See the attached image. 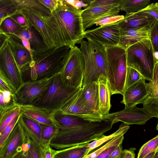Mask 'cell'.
Returning a JSON list of instances; mask_svg holds the SVG:
<instances>
[{"instance_id": "6da1fadb", "label": "cell", "mask_w": 158, "mask_h": 158, "mask_svg": "<svg viewBox=\"0 0 158 158\" xmlns=\"http://www.w3.org/2000/svg\"><path fill=\"white\" fill-rule=\"evenodd\" d=\"M82 10L64 0H58L50 16L40 18L55 48L68 46L71 48L81 43L85 32L81 16Z\"/></svg>"}, {"instance_id": "7a4b0ae2", "label": "cell", "mask_w": 158, "mask_h": 158, "mask_svg": "<svg viewBox=\"0 0 158 158\" xmlns=\"http://www.w3.org/2000/svg\"><path fill=\"white\" fill-rule=\"evenodd\" d=\"M113 124L111 122L103 119L81 126L57 127L58 132L51 139L50 144L52 148L59 150L89 143L102 138Z\"/></svg>"}, {"instance_id": "3957f363", "label": "cell", "mask_w": 158, "mask_h": 158, "mask_svg": "<svg viewBox=\"0 0 158 158\" xmlns=\"http://www.w3.org/2000/svg\"><path fill=\"white\" fill-rule=\"evenodd\" d=\"M70 49L68 46L53 48L33 55V60L20 70L23 83L49 79L60 73Z\"/></svg>"}, {"instance_id": "277c9868", "label": "cell", "mask_w": 158, "mask_h": 158, "mask_svg": "<svg viewBox=\"0 0 158 158\" xmlns=\"http://www.w3.org/2000/svg\"><path fill=\"white\" fill-rule=\"evenodd\" d=\"M80 49L85 62V71L82 87L103 75L107 78L108 68L105 47L89 39L83 40Z\"/></svg>"}, {"instance_id": "5b68a950", "label": "cell", "mask_w": 158, "mask_h": 158, "mask_svg": "<svg viewBox=\"0 0 158 158\" xmlns=\"http://www.w3.org/2000/svg\"><path fill=\"white\" fill-rule=\"evenodd\" d=\"M127 67L136 70L143 79L152 81L156 64L150 39L140 40L126 49Z\"/></svg>"}, {"instance_id": "8992f818", "label": "cell", "mask_w": 158, "mask_h": 158, "mask_svg": "<svg viewBox=\"0 0 158 158\" xmlns=\"http://www.w3.org/2000/svg\"><path fill=\"white\" fill-rule=\"evenodd\" d=\"M107 64V79L111 95L123 94L125 90L127 73L126 50L118 46L105 47Z\"/></svg>"}, {"instance_id": "52a82bcc", "label": "cell", "mask_w": 158, "mask_h": 158, "mask_svg": "<svg viewBox=\"0 0 158 158\" xmlns=\"http://www.w3.org/2000/svg\"><path fill=\"white\" fill-rule=\"evenodd\" d=\"M78 89L67 85L59 73L54 77L41 99L34 106L51 112L60 110Z\"/></svg>"}, {"instance_id": "ba28073f", "label": "cell", "mask_w": 158, "mask_h": 158, "mask_svg": "<svg viewBox=\"0 0 158 158\" xmlns=\"http://www.w3.org/2000/svg\"><path fill=\"white\" fill-rule=\"evenodd\" d=\"M84 71L83 57L80 48L75 46L71 48L65 55L60 73L67 85L79 89L82 87Z\"/></svg>"}, {"instance_id": "9c48e42d", "label": "cell", "mask_w": 158, "mask_h": 158, "mask_svg": "<svg viewBox=\"0 0 158 158\" xmlns=\"http://www.w3.org/2000/svg\"><path fill=\"white\" fill-rule=\"evenodd\" d=\"M121 0H92L89 5L83 10L81 14L84 31L94 24L99 18L113 14H118Z\"/></svg>"}, {"instance_id": "30bf717a", "label": "cell", "mask_w": 158, "mask_h": 158, "mask_svg": "<svg viewBox=\"0 0 158 158\" xmlns=\"http://www.w3.org/2000/svg\"><path fill=\"white\" fill-rule=\"evenodd\" d=\"M6 36V40L0 47V74L11 83L17 91L22 86L23 82L21 70L14 58Z\"/></svg>"}, {"instance_id": "8fae6325", "label": "cell", "mask_w": 158, "mask_h": 158, "mask_svg": "<svg viewBox=\"0 0 158 158\" xmlns=\"http://www.w3.org/2000/svg\"><path fill=\"white\" fill-rule=\"evenodd\" d=\"M54 77L24 82L14 94L16 103L21 106L35 105L44 95Z\"/></svg>"}, {"instance_id": "7c38bea8", "label": "cell", "mask_w": 158, "mask_h": 158, "mask_svg": "<svg viewBox=\"0 0 158 158\" xmlns=\"http://www.w3.org/2000/svg\"><path fill=\"white\" fill-rule=\"evenodd\" d=\"M60 110L63 114L76 116L90 122L103 120L102 115L91 110L85 105L82 97V87L71 95Z\"/></svg>"}, {"instance_id": "4fadbf2b", "label": "cell", "mask_w": 158, "mask_h": 158, "mask_svg": "<svg viewBox=\"0 0 158 158\" xmlns=\"http://www.w3.org/2000/svg\"><path fill=\"white\" fill-rule=\"evenodd\" d=\"M120 37V29L117 23L85 31L84 34V38L105 47L118 46Z\"/></svg>"}, {"instance_id": "5bb4252c", "label": "cell", "mask_w": 158, "mask_h": 158, "mask_svg": "<svg viewBox=\"0 0 158 158\" xmlns=\"http://www.w3.org/2000/svg\"><path fill=\"white\" fill-rule=\"evenodd\" d=\"M153 116L147 112L142 108L136 106L130 108H124L123 110L103 115V119L111 122L113 124L119 121L127 125H143Z\"/></svg>"}, {"instance_id": "9a60e30c", "label": "cell", "mask_w": 158, "mask_h": 158, "mask_svg": "<svg viewBox=\"0 0 158 158\" xmlns=\"http://www.w3.org/2000/svg\"><path fill=\"white\" fill-rule=\"evenodd\" d=\"M11 7L12 13L9 17L15 14H19L23 15L28 24L33 27L39 33L48 47L50 48H55L44 24L40 17L49 16L51 14L39 11H33L24 8L15 7L11 2Z\"/></svg>"}, {"instance_id": "2e32d148", "label": "cell", "mask_w": 158, "mask_h": 158, "mask_svg": "<svg viewBox=\"0 0 158 158\" xmlns=\"http://www.w3.org/2000/svg\"><path fill=\"white\" fill-rule=\"evenodd\" d=\"M26 141L22 127L18 120L8 137L0 147V158H12L22 149L23 145Z\"/></svg>"}, {"instance_id": "e0dca14e", "label": "cell", "mask_w": 158, "mask_h": 158, "mask_svg": "<svg viewBox=\"0 0 158 158\" xmlns=\"http://www.w3.org/2000/svg\"><path fill=\"white\" fill-rule=\"evenodd\" d=\"M121 103L125 105V108H130L142 103L149 94L145 80L141 79L131 86L125 89Z\"/></svg>"}, {"instance_id": "ac0fdd59", "label": "cell", "mask_w": 158, "mask_h": 158, "mask_svg": "<svg viewBox=\"0 0 158 158\" xmlns=\"http://www.w3.org/2000/svg\"><path fill=\"white\" fill-rule=\"evenodd\" d=\"M151 27L145 26L127 30L120 29V40L118 46L126 50L131 46L140 40L150 39Z\"/></svg>"}, {"instance_id": "d6986e66", "label": "cell", "mask_w": 158, "mask_h": 158, "mask_svg": "<svg viewBox=\"0 0 158 158\" xmlns=\"http://www.w3.org/2000/svg\"><path fill=\"white\" fill-rule=\"evenodd\" d=\"M156 20L149 15L140 11L126 14L123 19L117 23L120 29L127 30L143 27H152Z\"/></svg>"}, {"instance_id": "ffe728a7", "label": "cell", "mask_w": 158, "mask_h": 158, "mask_svg": "<svg viewBox=\"0 0 158 158\" xmlns=\"http://www.w3.org/2000/svg\"><path fill=\"white\" fill-rule=\"evenodd\" d=\"M6 34L14 58L20 70L32 61L31 56L28 51L23 45L20 39L12 34Z\"/></svg>"}, {"instance_id": "44dd1931", "label": "cell", "mask_w": 158, "mask_h": 158, "mask_svg": "<svg viewBox=\"0 0 158 158\" xmlns=\"http://www.w3.org/2000/svg\"><path fill=\"white\" fill-rule=\"evenodd\" d=\"M13 34L20 35L29 40L33 55L41 53L50 49L37 31L29 24L23 27L17 34Z\"/></svg>"}, {"instance_id": "7402d4cb", "label": "cell", "mask_w": 158, "mask_h": 158, "mask_svg": "<svg viewBox=\"0 0 158 158\" xmlns=\"http://www.w3.org/2000/svg\"><path fill=\"white\" fill-rule=\"evenodd\" d=\"M99 88V113L103 116L108 114L110 103L111 89L107 77L100 76L97 80Z\"/></svg>"}, {"instance_id": "603a6c76", "label": "cell", "mask_w": 158, "mask_h": 158, "mask_svg": "<svg viewBox=\"0 0 158 158\" xmlns=\"http://www.w3.org/2000/svg\"><path fill=\"white\" fill-rule=\"evenodd\" d=\"M20 111L21 114L40 123L56 126L53 118V112L33 105L21 106Z\"/></svg>"}, {"instance_id": "cb8c5ba5", "label": "cell", "mask_w": 158, "mask_h": 158, "mask_svg": "<svg viewBox=\"0 0 158 158\" xmlns=\"http://www.w3.org/2000/svg\"><path fill=\"white\" fill-rule=\"evenodd\" d=\"M82 97L87 107L99 113V88L97 81L91 82L82 87Z\"/></svg>"}, {"instance_id": "d4e9b609", "label": "cell", "mask_w": 158, "mask_h": 158, "mask_svg": "<svg viewBox=\"0 0 158 158\" xmlns=\"http://www.w3.org/2000/svg\"><path fill=\"white\" fill-rule=\"evenodd\" d=\"M89 143L78 145L68 148L52 150V158H84L89 154Z\"/></svg>"}, {"instance_id": "484cf974", "label": "cell", "mask_w": 158, "mask_h": 158, "mask_svg": "<svg viewBox=\"0 0 158 158\" xmlns=\"http://www.w3.org/2000/svg\"><path fill=\"white\" fill-rule=\"evenodd\" d=\"M53 118L57 127H72L84 125L90 122L76 116L63 114L60 110L53 113Z\"/></svg>"}, {"instance_id": "4316f807", "label": "cell", "mask_w": 158, "mask_h": 158, "mask_svg": "<svg viewBox=\"0 0 158 158\" xmlns=\"http://www.w3.org/2000/svg\"><path fill=\"white\" fill-rule=\"evenodd\" d=\"M27 141L30 145L29 152L31 158H44L42 148L40 140L19 119Z\"/></svg>"}, {"instance_id": "83f0119b", "label": "cell", "mask_w": 158, "mask_h": 158, "mask_svg": "<svg viewBox=\"0 0 158 158\" xmlns=\"http://www.w3.org/2000/svg\"><path fill=\"white\" fill-rule=\"evenodd\" d=\"M21 106L16 104L11 107L0 111V132L21 114Z\"/></svg>"}, {"instance_id": "f1b7e54d", "label": "cell", "mask_w": 158, "mask_h": 158, "mask_svg": "<svg viewBox=\"0 0 158 158\" xmlns=\"http://www.w3.org/2000/svg\"><path fill=\"white\" fill-rule=\"evenodd\" d=\"M150 2L149 0H121L120 10L126 14L134 13L145 8Z\"/></svg>"}, {"instance_id": "f546056e", "label": "cell", "mask_w": 158, "mask_h": 158, "mask_svg": "<svg viewBox=\"0 0 158 158\" xmlns=\"http://www.w3.org/2000/svg\"><path fill=\"white\" fill-rule=\"evenodd\" d=\"M129 127V125L123 123L115 132L108 136L104 135L102 138L89 143L88 145L89 153L94 149L109 141L116 136L122 134H124L128 130Z\"/></svg>"}, {"instance_id": "4dcf8cb0", "label": "cell", "mask_w": 158, "mask_h": 158, "mask_svg": "<svg viewBox=\"0 0 158 158\" xmlns=\"http://www.w3.org/2000/svg\"><path fill=\"white\" fill-rule=\"evenodd\" d=\"M23 27L11 18L7 17L0 23V33L7 34H17Z\"/></svg>"}, {"instance_id": "1f68e13d", "label": "cell", "mask_w": 158, "mask_h": 158, "mask_svg": "<svg viewBox=\"0 0 158 158\" xmlns=\"http://www.w3.org/2000/svg\"><path fill=\"white\" fill-rule=\"evenodd\" d=\"M19 119L39 140L41 139V130L40 123L35 120L21 113Z\"/></svg>"}, {"instance_id": "d6a6232c", "label": "cell", "mask_w": 158, "mask_h": 158, "mask_svg": "<svg viewBox=\"0 0 158 158\" xmlns=\"http://www.w3.org/2000/svg\"><path fill=\"white\" fill-rule=\"evenodd\" d=\"M16 104L14 94L10 91L0 89V111Z\"/></svg>"}, {"instance_id": "836d02e7", "label": "cell", "mask_w": 158, "mask_h": 158, "mask_svg": "<svg viewBox=\"0 0 158 158\" xmlns=\"http://www.w3.org/2000/svg\"><path fill=\"white\" fill-rule=\"evenodd\" d=\"M41 130V143H50L52 138L57 133L58 127L54 125H46L40 123Z\"/></svg>"}, {"instance_id": "e575fe53", "label": "cell", "mask_w": 158, "mask_h": 158, "mask_svg": "<svg viewBox=\"0 0 158 158\" xmlns=\"http://www.w3.org/2000/svg\"><path fill=\"white\" fill-rule=\"evenodd\" d=\"M142 104L143 109L147 112L158 118V97L148 96Z\"/></svg>"}, {"instance_id": "d590c367", "label": "cell", "mask_w": 158, "mask_h": 158, "mask_svg": "<svg viewBox=\"0 0 158 158\" xmlns=\"http://www.w3.org/2000/svg\"><path fill=\"white\" fill-rule=\"evenodd\" d=\"M158 147V135L144 144L140 148L137 158H144L150 153L156 151Z\"/></svg>"}, {"instance_id": "8d00e7d4", "label": "cell", "mask_w": 158, "mask_h": 158, "mask_svg": "<svg viewBox=\"0 0 158 158\" xmlns=\"http://www.w3.org/2000/svg\"><path fill=\"white\" fill-rule=\"evenodd\" d=\"M141 79H143L141 75L136 70L127 67L125 84V90Z\"/></svg>"}, {"instance_id": "74e56055", "label": "cell", "mask_w": 158, "mask_h": 158, "mask_svg": "<svg viewBox=\"0 0 158 158\" xmlns=\"http://www.w3.org/2000/svg\"><path fill=\"white\" fill-rule=\"evenodd\" d=\"M125 16L118 14L108 15L97 19L95 22L96 26H103L116 23L124 19Z\"/></svg>"}, {"instance_id": "f35d334b", "label": "cell", "mask_w": 158, "mask_h": 158, "mask_svg": "<svg viewBox=\"0 0 158 158\" xmlns=\"http://www.w3.org/2000/svg\"><path fill=\"white\" fill-rule=\"evenodd\" d=\"M150 40L154 52L156 63L158 61V21L151 27Z\"/></svg>"}, {"instance_id": "ab89813d", "label": "cell", "mask_w": 158, "mask_h": 158, "mask_svg": "<svg viewBox=\"0 0 158 158\" xmlns=\"http://www.w3.org/2000/svg\"><path fill=\"white\" fill-rule=\"evenodd\" d=\"M21 115V114H20ZM20 115L17 116L0 132V147L3 143L18 122Z\"/></svg>"}, {"instance_id": "60d3db41", "label": "cell", "mask_w": 158, "mask_h": 158, "mask_svg": "<svg viewBox=\"0 0 158 158\" xmlns=\"http://www.w3.org/2000/svg\"><path fill=\"white\" fill-rule=\"evenodd\" d=\"M124 135H121L110 146L105 149L96 158H109L111 153L115 148L120 143H123Z\"/></svg>"}, {"instance_id": "b9f144b4", "label": "cell", "mask_w": 158, "mask_h": 158, "mask_svg": "<svg viewBox=\"0 0 158 158\" xmlns=\"http://www.w3.org/2000/svg\"><path fill=\"white\" fill-rule=\"evenodd\" d=\"M139 11L148 14L158 21V3H153L148 5Z\"/></svg>"}, {"instance_id": "7bdbcfd3", "label": "cell", "mask_w": 158, "mask_h": 158, "mask_svg": "<svg viewBox=\"0 0 158 158\" xmlns=\"http://www.w3.org/2000/svg\"><path fill=\"white\" fill-rule=\"evenodd\" d=\"M121 135L116 136L110 140L106 142V143L100 148L92 152L89 154L85 156L84 158H96L105 149L110 146Z\"/></svg>"}, {"instance_id": "ee69618b", "label": "cell", "mask_w": 158, "mask_h": 158, "mask_svg": "<svg viewBox=\"0 0 158 158\" xmlns=\"http://www.w3.org/2000/svg\"><path fill=\"white\" fill-rule=\"evenodd\" d=\"M158 84V61L155 64L152 80V81L147 83V88L150 94Z\"/></svg>"}, {"instance_id": "f6af8a7d", "label": "cell", "mask_w": 158, "mask_h": 158, "mask_svg": "<svg viewBox=\"0 0 158 158\" xmlns=\"http://www.w3.org/2000/svg\"><path fill=\"white\" fill-rule=\"evenodd\" d=\"M0 89L10 91L14 94L16 91L11 83L1 74H0Z\"/></svg>"}, {"instance_id": "bcb514c9", "label": "cell", "mask_w": 158, "mask_h": 158, "mask_svg": "<svg viewBox=\"0 0 158 158\" xmlns=\"http://www.w3.org/2000/svg\"><path fill=\"white\" fill-rule=\"evenodd\" d=\"M26 140V142L22 146V149L12 158H31L29 150L30 145L27 139Z\"/></svg>"}, {"instance_id": "7dc6e473", "label": "cell", "mask_w": 158, "mask_h": 158, "mask_svg": "<svg viewBox=\"0 0 158 158\" xmlns=\"http://www.w3.org/2000/svg\"><path fill=\"white\" fill-rule=\"evenodd\" d=\"M68 3L71 5L75 8L78 9H81L82 7L86 8L90 4L92 0H64Z\"/></svg>"}, {"instance_id": "c3c4849f", "label": "cell", "mask_w": 158, "mask_h": 158, "mask_svg": "<svg viewBox=\"0 0 158 158\" xmlns=\"http://www.w3.org/2000/svg\"><path fill=\"white\" fill-rule=\"evenodd\" d=\"M41 143L42 147L44 158H52L53 149L51 147L50 143Z\"/></svg>"}, {"instance_id": "681fc988", "label": "cell", "mask_w": 158, "mask_h": 158, "mask_svg": "<svg viewBox=\"0 0 158 158\" xmlns=\"http://www.w3.org/2000/svg\"><path fill=\"white\" fill-rule=\"evenodd\" d=\"M22 27L28 25V23L24 16L19 14H15L9 17Z\"/></svg>"}, {"instance_id": "f907efd6", "label": "cell", "mask_w": 158, "mask_h": 158, "mask_svg": "<svg viewBox=\"0 0 158 158\" xmlns=\"http://www.w3.org/2000/svg\"><path fill=\"white\" fill-rule=\"evenodd\" d=\"M51 11L55 10L58 4V0H39Z\"/></svg>"}, {"instance_id": "816d5d0a", "label": "cell", "mask_w": 158, "mask_h": 158, "mask_svg": "<svg viewBox=\"0 0 158 158\" xmlns=\"http://www.w3.org/2000/svg\"><path fill=\"white\" fill-rule=\"evenodd\" d=\"M12 35H16L20 39L23 45L30 53L32 60V52L31 48V45L29 40L28 39L24 38L20 35L16 34Z\"/></svg>"}, {"instance_id": "f5cc1de1", "label": "cell", "mask_w": 158, "mask_h": 158, "mask_svg": "<svg viewBox=\"0 0 158 158\" xmlns=\"http://www.w3.org/2000/svg\"><path fill=\"white\" fill-rule=\"evenodd\" d=\"M121 143L118 144L111 153L109 158H121L123 150Z\"/></svg>"}, {"instance_id": "db71d44e", "label": "cell", "mask_w": 158, "mask_h": 158, "mask_svg": "<svg viewBox=\"0 0 158 158\" xmlns=\"http://www.w3.org/2000/svg\"><path fill=\"white\" fill-rule=\"evenodd\" d=\"M135 150L136 148H134L123 150L121 158H135Z\"/></svg>"}, {"instance_id": "11a10c76", "label": "cell", "mask_w": 158, "mask_h": 158, "mask_svg": "<svg viewBox=\"0 0 158 158\" xmlns=\"http://www.w3.org/2000/svg\"><path fill=\"white\" fill-rule=\"evenodd\" d=\"M149 96L153 97H158V84L150 93Z\"/></svg>"}, {"instance_id": "9f6ffc18", "label": "cell", "mask_w": 158, "mask_h": 158, "mask_svg": "<svg viewBox=\"0 0 158 158\" xmlns=\"http://www.w3.org/2000/svg\"><path fill=\"white\" fill-rule=\"evenodd\" d=\"M155 153V151L152 152L148 154L144 158H152Z\"/></svg>"}, {"instance_id": "6f0895ef", "label": "cell", "mask_w": 158, "mask_h": 158, "mask_svg": "<svg viewBox=\"0 0 158 158\" xmlns=\"http://www.w3.org/2000/svg\"><path fill=\"white\" fill-rule=\"evenodd\" d=\"M152 158H158V153L155 154Z\"/></svg>"}, {"instance_id": "680465c9", "label": "cell", "mask_w": 158, "mask_h": 158, "mask_svg": "<svg viewBox=\"0 0 158 158\" xmlns=\"http://www.w3.org/2000/svg\"><path fill=\"white\" fill-rule=\"evenodd\" d=\"M156 130H157L158 131V120L157 123V125L156 126Z\"/></svg>"}, {"instance_id": "91938a15", "label": "cell", "mask_w": 158, "mask_h": 158, "mask_svg": "<svg viewBox=\"0 0 158 158\" xmlns=\"http://www.w3.org/2000/svg\"><path fill=\"white\" fill-rule=\"evenodd\" d=\"M158 153V147L157 148V149H156V151L155 152V154H156V153Z\"/></svg>"}, {"instance_id": "94428289", "label": "cell", "mask_w": 158, "mask_h": 158, "mask_svg": "<svg viewBox=\"0 0 158 158\" xmlns=\"http://www.w3.org/2000/svg\"><path fill=\"white\" fill-rule=\"evenodd\" d=\"M11 13H12V12H11Z\"/></svg>"}]
</instances>
